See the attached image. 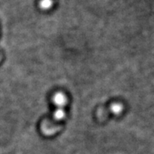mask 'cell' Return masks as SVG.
I'll list each match as a JSON object with an SVG mask.
<instances>
[{"mask_svg": "<svg viewBox=\"0 0 154 154\" xmlns=\"http://www.w3.org/2000/svg\"><path fill=\"white\" fill-rule=\"evenodd\" d=\"M53 100L55 105L57 106V108H60V109H63V106L66 103V96L63 93H61V92H58V93L55 94Z\"/></svg>", "mask_w": 154, "mask_h": 154, "instance_id": "obj_1", "label": "cell"}, {"mask_svg": "<svg viewBox=\"0 0 154 154\" xmlns=\"http://www.w3.org/2000/svg\"><path fill=\"white\" fill-rule=\"evenodd\" d=\"M53 5V0H42L39 3V7L42 10H47Z\"/></svg>", "mask_w": 154, "mask_h": 154, "instance_id": "obj_4", "label": "cell"}, {"mask_svg": "<svg viewBox=\"0 0 154 154\" xmlns=\"http://www.w3.org/2000/svg\"><path fill=\"white\" fill-rule=\"evenodd\" d=\"M123 109L122 105L120 103H113L110 106V111L114 114H119Z\"/></svg>", "mask_w": 154, "mask_h": 154, "instance_id": "obj_3", "label": "cell"}, {"mask_svg": "<svg viewBox=\"0 0 154 154\" xmlns=\"http://www.w3.org/2000/svg\"><path fill=\"white\" fill-rule=\"evenodd\" d=\"M65 116H66V114H65L64 109H60V108H57V110L53 113V117L57 121H62L63 119H64Z\"/></svg>", "mask_w": 154, "mask_h": 154, "instance_id": "obj_2", "label": "cell"}, {"mask_svg": "<svg viewBox=\"0 0 154 154\" xmlns=\"http://www.w3.org/2000/svg\"><path fill=\"white\" fill-rule=\"evenodd\" d=\"M0 60H1V59H0Z\"/></svg>", "mask_w": 154, "mask_h": 154, "instance_id": "obj_5", "label": "cell"}]
</instances>
